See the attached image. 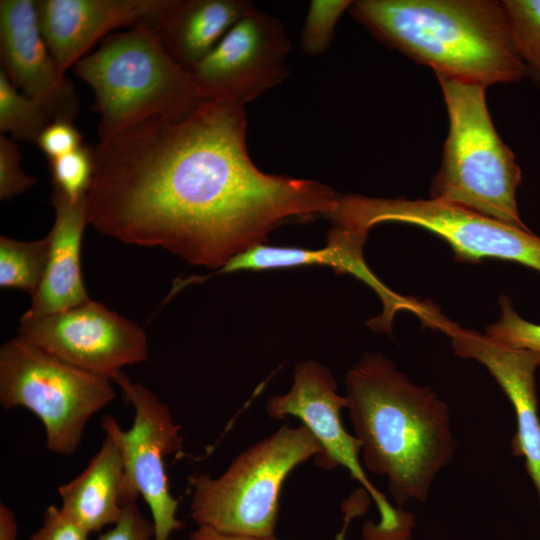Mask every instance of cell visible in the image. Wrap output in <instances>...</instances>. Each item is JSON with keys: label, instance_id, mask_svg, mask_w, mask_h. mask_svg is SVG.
<instances>
[{"label": "cell", "instance_id": "cell-1", "mask_svg": "<svg viewBox=\"0 0 540 540\" xmlns=\"http://www.w3.org/2000/svg\"><path fill=\"white\" fill-rule=\"evenodd\" d=\"M246 128L245 105L206 99L179 120L152 116L99 141L88 224L220 269L287 218L329 216L339 195L314 180L259 170Z\"/></svg>", "mask_w": 540, "mask_h": 540}, {"label": "cell", "instance_id": "cell-2", "mask_svg": "<svg viewBox=\"0 0 540 540\" xmlns=\"http://www.w3.org/2000/svg\"><path fill=\"white\" fill-rule=\"evenodd\" d=\"M345 384L363 465L387 479L399 508L410 500L424 502L456 450L446 403L377 353L365 355Z\"/></svg>", "mask_w": 540, "mask_h": 540}, {"label": "cell", "instance_id": "cell-3", "mask_svg": "<svg viewBox=\"0 0 540 540\" xmlns=\"http://www.w3.org/2000/svg\"><path fill=\"white\" fill-rule=\"evenodd\" d=\"M353 18L436 76L481 84L526 77L501 1L358 0Z\"/></svg>", "mask_w": 540, "mask_h": 540}, {"label": "cell", "instance_id": "cell-4", "mask_svg": "<svg viewBox=\"0 0 540 540\" xmlns=\"http://www.w3.org/2000/svg\"><path fill=\"white\" fill-rule=\"evenodd\" d=\"M73 72L94 93L99 141L152 116L179 120L206 100L144 23L105 37Z\"/></svg>", "mask_w": 540, "mask_h": 540}, {"label": "cell", "instance_id": "cell-5", "mask_svg": "<svg viewBox=\"0 0 540 540\" xmlns=\"http://www.w3.org/2000/svg\"><path fill=\"white\" fill-rule=\"evenodd\" d=\"M436 77L448 114V134L441 166L431 181L430 198L529 230L516 201L522 172L493 125L487 87Z\"/></svg>", "mask_w": 540, "mask_h": 540}, {"label": "cell", "instance_id": "cell-6", "mask_svg": "<svg viewBox=\"0 0 540 540\" xmlns=\"http://www.w3.org/2000/svg\"><path fill=\"white\" fill-rule=\"evenodd\" d=\"M322 456L320 443L306 426L283 425L239 454L220 476H190V515L197 527L273 537L286 478L308 459L318 463Z\"/></svg>", "mask_w": 540, "mask_h": 540}, {"label": "cell", "instance_id": "cell-7", "mask_svg": "<svg viewBox=\"0 0 540 540\" xmlns=\"http://www.w3.org/2000/svg\"><path fill=\"white\" fill-rule=\"evenodd\" d=\"M110 380L71 365L20 336L0 349V403L23 407L42 422L46 448L59 455L78 449L90 418L114 400Z\"/></svg>", "mask_w": 540, "mask_h": 540}, {"label": "cell", "instance_id": "cell-8", "mask_svg": "<svg viewBox=\"0 0 540 540\" xmlns=\"http://www.w3.org/2000/svg\"><path fill=\"white\" fill-rule=\"evenodd\" d=\"M329 218L333 224L364 236L379 223L414 225L445 240L457 261L495 258L540 272V237L456 204L431 198L340 195Z\"/></svg>", "mask_w": 540, "mask_h": 540}, {"label": "cell", "instance_id": "cell-9", "mask_svg": "<svg viewBox=\"0 0 540 540\" xmlns=\"http://www.w3.org/2000/svg\"><path fill=\"white\" fill-rule=\"evenodd\" d=\"M346 406V397L337 392L330 371L320 363L308 360L296 366L290 390L267 401L266 411L274 419L298 418L322 447L323 456L317 464L329 470L340 466L346 468L373 499L380 521L364 524V540H410L414 518L391 505L369 481L360 461L361 442L345 429L341 420V411Z\"/></svg>", "mask_w": 540, "mask_h": 540}, {"label": "cell", "instance_id": "cell-10", "mask_svg": "<svg viewBox=\"0 0 540 540\" xmlns=\"http://www.w3.org/2000/svg\"><path fill=\"white\" fill-rule=\"evenodd\" d=\"M134 407L133 424L122 430L110 415L103 417L105 435L117 444L124 465V504L142 497L150 509L153 540H168L184 526L177 517L179 500L169 489L165 458L182 449L181 426L167 404L123 373L115 380Z\"/></svg>", "mask_w": 540, "mask_h": 540}, {"label": "cell", "instance_id": "cell-11", "mask_svg": "<svg viewBox=\"0 0 540 540\" xmlns=\"http://www.w3.org/2000/svg\"><path fill=\"white\" fill-rule=\"evenodd\" d=\"M18 331L43 351L108 380L147 359L144 330L92 300L44 316L22 315Z\"/></svg>", "mask_w": 540, "mask_h": 540}, {"label": "cell", "instance_id": "cell-12", "mask_svg": "<svg viewBox=\"0 0 540 540\" xmlns=\"http://www.w3.org/2000/svg\"><path fill=\"white\" fill-rule=\"evenodd\" d=\"M290 51L283 24L254 8L190 73L205 99L245 105L286 80Z\"/></svg>", "mask_w": 540, "mask_h": 540}, {"label": "cell", "instance_id": "cell-13", "mask_svg": "<svg viewBox=\"0 0 540 540\" xmlns=\"http://www.w3.org/2000/svg\"><path fill=\"white\" fill-rule=\"evenodd\" d=\"M437 326L451 339L454 353L485 366L511 402L517 430L511 442L513 454L523 457L540 500V419L535 372L540 354L498 342L486 334L462 328L439 313Z\"/></svg>", "mask_w": 540, "mask_h": 540}, {"label": "cell", "instance_id": "cell-14", "mask_svg": "<svg viewBox=\"0 0 540 540\" xmlns=\"http://www.w3.org/2000/svg\"><path fill=\"white\" fill-rule=\"evenodd\" d=\"M0 55L16 88L40 103L53 120L75 121L79 98L43 38L36 1H0Z\"/></svg>", "mask_w": 540, "mask_h": 540}, {"label": "cell", "instance_id": "cell-15", "mask_svg": "<svg viewBox=\"0 0 540 540\" xmlns=\"http://www.w3.org/2000/svg\"><path fill=\"white\" fill-rule=\"evenodd\" d=\"M170 0H38L40 30L61 72L121 27L150 26Z\"/></svg>", "mask_w": 540, "mask_h": 540}, {"label": "cell", "instance_id": "cell-16", "mask_svg": "<svg viewBox=\"0 0 540 540\" xmlns=\"http://www.w3.org/2000/svg\"><path fill=\"white\" fill-rule=\"evenodd\" d=\"M70 201L53 189L51 202L56 217L50 237L49 256L41 285L32 297L26 317L67 310L89 299L82 279L80 249L87 219V202Z\"/></svg>", "mask_w": 540, "mask_h": 540}, {"label": "cell", "instance_id": "cell-17", "mask_svg": "<svg viewBox=\"0 0 540 540\" xmlns=\"http://www.w3.org/2000/svg\"><path fill=\"white\" fill-rule=\"evenodd\" d=\"M254 8L247 0H170L149 28L171 58L190 72Z\"/></svg>", "mask_w": 540, "mask_h": 540}, {"label": "cell", "instance_id": "cell-18", "mask_svg": "<svg viewBox=\"0 0 540 540\" xmlns=\"http://www.w3.org/2000/svg\"><path fill=\"white\" fill-rule=\"evenodd\" d=\"M327 237V246L318 250L257 245L230 259L218 274L325 265L340 273H350L371 286L383 300L384 316H393L402 308L405 298L385 287L366 266L362 256L364 243L334 226Z\"/></svg>", "mask_w": 540, "mask_h": 540}, {"label": "cell", "instance_id": "cell-19", "mask_svg": "<svg viewBox=\"0 0 540 540\" xmlns=\"http://www.w3.org/2000/svg\"><path fill=\"white\" fill-rule=\"evenodd\" d=\"M125 471L114 440L105 435L99 451L75 478L58 487L61 509L89 534L116 524L124 509Z\"/></svg>", "mask_w": 540, "mask_h": 540}, {"label": "cell", "instance_id": "cell-20", "mask_svg": "<svg viewBox=\"0 0 540 540\" xmlns=\"http://www.w3.org/2000/svg\"><path fill=\"white\" fill-rule=\"evenodd\" d=\"M50 237L19 241L0 237V287L23 290L31 295L38 291L47 266Z\"/></svg>", "mask_w": 540, "mask_h": 540}, {"label": "cell", "instance_id": "cell-21", "mask_svg": "<svg viewBox=\"0 0 540 540\" xmlns=\"http://www.w3.org/2000/svg\"><path fill=\"white\" fill-rule=\"evenodd\" d=\"M53 121L37 101L19 93L6 72L0 69V131L15 140L36 143L42 131Z\"/></svg>", "mask_w": 540, "mask_h": 540}, {"label": "cell", "instance_id": "cell-22", "mask_svg": "<svg viewBox=\"0 0 540 540\" xmlns=\"http://www.w3.org/2000/svg\"><path fill=\"white\" fill-rule=\"evenodd\" d=\"M501 4L526 77L540 89V0H503Z\"/></svg>", "mask_w": 540, "mask_h": 540}, {"label": "cell", "instance_id": "cell-23", "mask_svg": "<svg viewBox=\"0 0 540 540\" xmlns=\"http://www.w3.org/2000/svg\"><path fill=\"white\" fill-rule=\"evenodd\" d=\"M48 161L53 189L72 202L87 196L94 175L93 147L84 144L71 153Z\"/></svg>", "mask_w": 540, "mask_h": 540}, {"label": "cell", "instance_id": "cell-24", "mask_svg": "<svg viewBox=\"0 0 540 540\" xmlns=\"http://www.w3.org/2000/svg\"><path fill=\"white\" fill-rule=\"evenodd\" d=\"M352 2L350 0L310 2L301 32V47L306 54L317 56L327 52L336 25L344 12L350 9Z\"/></svg>", "mask_w": 540, "mask_h": 540}, {"label": "cell", "instance_id": "cell-25", "mask_svg": "<svg viewBox=\"0 0 540 540\" xmlns=\"http://www.w3.org/2000/svg\"><path fill=\"white\" fill-rule=\"evenodd\" d=\"M499 305L500 317L486 328L485 334L503 344L540 354V324L523 319L505 295L500 296Z\"/></svg>", "mask_w": 540, "mask_h": 540}, {"label": "cell", "instance_id": "cell-26", "mask_svg": "<svg viewBox=\"0 0 540 540\" xmlns=\"http://www.w3.org/2000/svg\"><path fill=\"white\" fill-rule=\"evenodd\" d=\"M36 182V178L26 175L21 169L18 145L14 140L0 134V199H12Z\"/></svg>", "mask_w": 540, "mask_h": 540}, {"label": "cell", "instance_id": "cell-27", "mask_svg": "<svg viewBox=\"0 0 540 540\" xmlns=\"http://www.w3.org/2000/svg\"><path fill=\"white\" fill-rule=\"evenodd\" d=\"M36 144L48 160L61 157L84 145L74 122L53 120L40 134Z\"/></svg>", "mask_w": 540, "mask_h": 540}, {"label": "cell", "instance_id": "cell-28", "mask_svg": "<svg viewBox=\"0 0 540 540\" xmlns=\"http://www.w3.org/2000/svg\"><path fill=\"white\" fill-rule=\"evenodd\" d=\"M154 535L152 520L141 512L137 501H131L124 505L119 521L100 533L98 540H152Z\"/></svg>", "mask_w": 540, "mask_h": 540}, {"label": "cell", "instance_id": "cell-29", "mask_svg": "<svg viewBox=\"0 0 540 540\" xmlns=\"http://www.w3.org/2000/svg\"><path fill=\"white\" fill-rule=\"evenodd\" d=\"M88 536L60 507L50 505L44 511L40 527L28 540H88Z\"/></svg>", "mask_w": 540, "mask_h": 540}, {"label": "cell", "instance_id": "cell-30", "mask_svg": "<svg viewBox=\"0 0 540 540\" xmlns=\"http://www.w3.org/2000/svg\"><path fill=\"white\" fill-rule=\"evenodd\" d=\"M369 502V495L364 489H358L343 503V524L334 540H346V532L351 521L365 513Z\"/></svg>", "mask_w": 540, "mask_h": 540}, {"label": "cell", "instance_id": "cell-31", "mask_svg": "<svg viewBox=\"0 0 540 540\" xmlns=\"http://www.w3.org/2000/svg\"><path fill=\"white\" fill-rule=\"evenodd\" d=\"M188 540H281L273 537H256L246 535L228 534L206 527H197L190 533Z\"/></svg>", "mask_w": 540, "mask_h": 540}, {"label": "cell", "instance_id": "cell-32", "mask_svg": "<svg viewBox=\"0 0 540 540\" xmlns=\"http://www.w3.org/2000/svg\"><path fill=\"white\" fill-rule=\"evenodd\" d=\"M18 525L14 512L0 503V540H16Z\"/></svg>", "mask_w": 540, "mask_h": 540}]
</instances>
